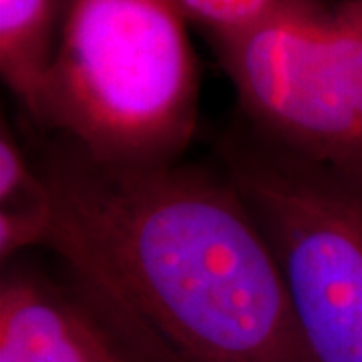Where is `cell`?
Listing matches in <instances>:
<instances>
[{"instance_id": "cell-6", "label": "cell", "mask_w": 362, "mask_h": 362, "mask_svg": "<svg viewBox=\"0 0 362 362\" xmlns=\"http://www.w3.org/2000/svg\"><path fill=\"white\" fill-rule=\"evenodd\" d=\"M75 0H0V75L25 115L51 69Z\"/></svg>"}, {"instance_id": "cell-1", "label": "cell", "mask_w": 362, "mask_h": 362, "mask_svg": "<svg viewBox=\"0 0 362 362\" xmlns=\"http://www.w3.org/2000/svg\"><path fill=\"white\" fill-rule=\"evenodd\" d=\"M30 131L54 207L45 247L173 361L314 362L270 244L218 165H115Z\"/></svg>"}, {"instance_id": "cell-7", "label": "cell", "mask_w": 362, "mask_h": 362, "mask_svg": "<svg viewBox=\"0 0 362 362\" xmlns=\"http://www.w3.org/2000/svg\"><path fill=\"white\" fill-rule=\"evenodd\" d=\"M54 207L51 187L25 139L6 117L0 129V258H18L30 247H45Z\"/></svg>"}, {"instance_id": "cell-2", "label": "cell", "mask_w": 362, "mask_h": 362, "mask_svg": "<svg viewBox=\"0 0 362 362\" xmlns=\"http://www.w3.org/2000/svg\"><path fill=\"white\" fill-rule=\"evenodd\" d=\"M197 111V59L173 0H75L25 119L105 163L147 168L181 161Z\"/></svg>"}, {"instance_id": "cell-8", "label": "cell", "mask_w": 362, "mask_h": 362, "mask_svg": "<svg viewBox=\"0 0 362 362\" xmlns=\"http://www.w3.org/2000/svg\"><path fill=\"white\" fill-rule=\"evenodd\" d=\"M292 0H173L187 25L207 42L232 39L258 26Z\"/></svg>"}, {"instance_id": "cell-4", "label": "cell", "mask_w": 362, "mask_h": 362, "mask_svg": "<svg viewBox=\"0 0 362 362\" xmlns=\"http://www.w3.org/2000/svg\"><path fill=\"white\" fill-rule=\"evenodd\" d=\"M216 153L270 244L314 362H362V185L244 123Z\"/></svg>"}, {"instance_id": "cell-5", "label": "cell", "mask_w": 362, "mask_h": 362, "mask_svg": "<svg viewBox=\"0 0 362 362\" xmlns=\"http://www.w3.org/2000/svg\"><path fill=\"white\" fill-rule=\"evenodd\" d=\"M0 362L175 361L65 262L52 272L13 258L0 280Z\"/></svg>"}, {"instance_id": "cell-3", "label": "cell", "mask_w": 362, "mask_h": 362, "mask_svg": "<svg viewBox=\"0 0 362 362\" xmlns=\"http://www.w3.org/2000/svg\"><path fill=\"white\" fill-rule=\"evenodd\" d=\"M207 45L247 129L362 185V0H292Z\"/></svg>"}]
</instances>
